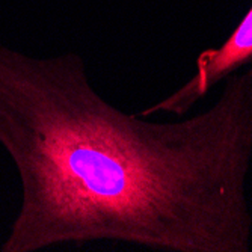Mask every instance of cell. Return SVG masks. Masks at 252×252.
Masks as SVG:
<instances>
[{"mask_svg": "<svg viewBox=\"0 0 252 252\" xmlns=\"http://www.w3.org/2000/svg\"><path fill=\"white\" fill-rule=\"evenodd\" d=\"M0 145L21 202L2 252L120 242L162 252H249L252 74L157 123L106 101L76 53L33 58L0 42Z\"/></svg>", "mask_w": 252, "mask_h": 252, "instance_id": "1", "label": "cell"}, {"mask_svg": "<svg viewBox=\"0 0 252 252\" xmlns=\"http://www.w3.org/2000/svg\"><path fill=\"white\" fill-rule=\"evenodd\" d=\"M240 71L252 74V6L219 47L199 53L196 70L186 83L158 103L144 109L139 115L151 117L154 113H169L185 117L215 86Z\"/></svg>", "mask_w": 252, "mask_h": 252, "instance_id": "2", "label": "cell"}]
</instances>
